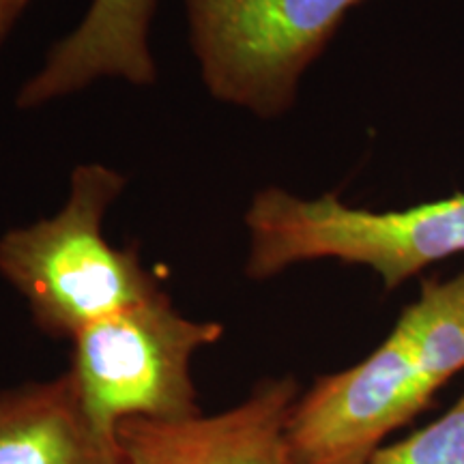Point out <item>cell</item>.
<instances>
[{"instance_id": "5b68a950", "label": "cell", "mask_w": 464, "mask_h": 464, "mask_svg": "<svg viewBox=\"0 0 464 464\" xmlns=\"http://www.w3.org/2000/svg\"><path fill=\"white\" fill-rule=\"evenodd\" d=\"M202 84L213 100L277 119L304 73L363 0H183Z\"/></svg>"}, {"instance_id": "ba28073f", "label": "cell", "mask_w": 464, "mask_h": 464, "mask_svg": "<svg viewBox=\"0 0 464 464\" xmlns=\"http://www.w3.org/2000/svg\"><path fill=\"white\" fill-rule=\"evenodd\" d=\"M0 464H130L86 417L69 372L0 390Z\"/></svg>"}, {"instance_id": "6da1fadb", "label": "cell", "mask_w": 464, "mask_h": 464, "mask_svg": "<svg viewBox=\"0 0 464 464\" xmlns=\"http://www.w3.org/2000/svg\"><path fill=\"white\" fill-rule=\"evenodd\" d=\"M464 370V269L423 280L387 338L362 362L318 376L286 423L295 464H365Z\"/></svg>"}, {"instance_id": "7a4b0ae2", "label": "cell", "mask_w": 464, "mask_h": 464, "mask_svg": "<svg viewBox=\"0 0 464 464\" xmlns=\"http://www.w3.org/2000/svg\"><path fill=\"white\" fill-rule=\"evenodd\" d=\"M127 179L103 164L78 166L67 205L0 237V276L26 301L34 324L73 340L89 324L164 297L136 247H114L103 219Z\"/></svg>"}, {"instance_id": "52a82bcc", "label": "cell", "mask_w": 464, "mask_h": 464, "mask_svg": "<svg viewBox=\"0 0 464 464\" xmlns=\"http://www.w3.org/2000/svg\"><path fill=\"white\" fill-rule=\"evenodd\" d=\"M155 11L158 0H91L82 22L22 84L15 106H45L102 78H121L133 86L153 84L158 78L150 52Z\"/></svg>"}, {"instance_id": "9c48e42d", "label": "cell", "mask_w": 464, "mask_h": 464, "mask_svg": "<svg viewBox=\"0 0 464 464\" xmlns=\"http://www.w3.org/2000/svg\"><path fill=\"white\" fill-rule=\"evenodd\" d=\"M365 464H464V393L439 420L382 445Z\"/></svg>"}, {"instance_id": "3957f363", "label": "cell", "mask_w": 464, "mask_h": 464, "mask_svg": "<svg viewBox=\"0 0 464 464\" xmlns=\"http://www.w3.org/2000/svg\"><path fill=\"white\" fill-rule=\"evenodd\" d=\"M246 274L269 280L293 265L334 258L368 266L385 290L464 254V194L396 211L351 207L338 194L299 198L265 188L246 213Z\"/></svg>"}, {"instance_id": "8992f818", "label": "cell", "mask_w": 464, "mask_h": 464, "mask_svg": "<svg viewBox=\"0 0 464 464\" xmlns=\"http://www.w3.org/2000/svg\"><path fill=\"white\" fill-rule=\"evenodd\" d=\"M299 385L265 379L224 413L183 421L127 420L116 437L130 464H295L286 423Z\"/></svg>"}, {"instance_id": "277c9868", "label": "cell", "mask_w": 464, "mask_h": 464, "mask_svg": "<svg viewBox=\"0 0 464 464\" xmlns=\"http://www.w3.org/2000/svg\"><path fill=\"white\" fill-rule=\"evenodd\" d=\"M222 335V323L185 318L168 295L89 324L72 340L69 368L86 417L102 434L116 437L127 420L202 415L191 357Z\"/></svg>"}, {"instance_id": "30bf717a", "label": "cell", "mask_w": 464, "mask_h": 464, "mask_svg": "<svg viewBox=\"0 0 464 464\" xmlns=\"http://www.w3.org/2000/svg\"><path fill=\"white\" fill-rule=\"evenodd\" d=\"M28 5H31V0H0V45L14 31L17 20L28 9Z\"/></svg>"}]
</instances>
